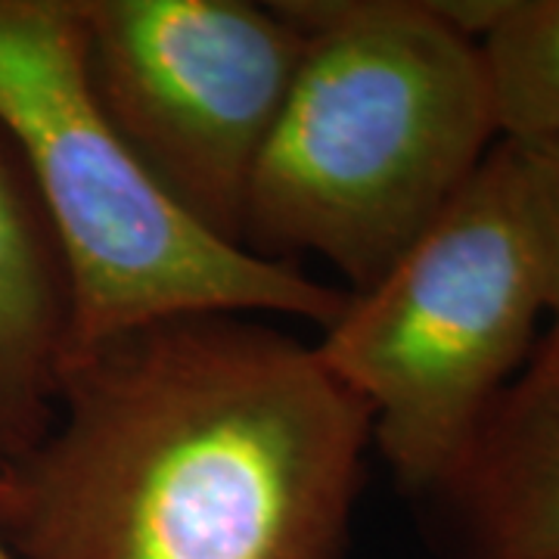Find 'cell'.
<instances>
[{
    "label": "cell",
    "mask_w": 559,
    "mask_h": 559,
    "mask_svg": "<svg viewBox=\"0 0 559 559\" xmlns=\"http://www.w3.org/2000/svg\"><path fill=\"white\" fill-rule=\"evenodd\" d=\"M479 53L498 138L559 140V0H507Z\"/></svg>",
    "instance_id": "ba28073f"
},
{
    "label": "cell",
    "mask_w": 559,
    "mask_h": 559,
    "mask_svg": "<svg viewBox=\"0 0 559 559\" xmlns=\"http://www.w3.org/2000/svg\"><path fill=\"white\" fill-rule=\"evenodd\" d=\"M373 444L311 342L180 314L66 364L47 432L0 466L16 559H345Z\"/></svg>",
    "instance_id": "6da1fadb"
},
{
    "label": "cell",
    "mask_w": 559,
    "mask_h": 559,
    "mask_svg": "<svg viewBox=\"0 0 559 559\" xmlns=\"http://www.w3.org/2000/svg\"><path fill=\"white\" fill-rule=\"evenodd\" d=\"M547 311L507 146L439 221L320 340V364L373 419L392 479L426 500L466 457L481 423L520 377Z\"/></svg>",
    "instance_id": "277c9868"
},
{
    "label": "cell",
    "mask_w": 559,
    "mask_h": 559,
    "mask_svg": "<svg viewBox=\"0 0 559 559\" xmlns=\"http://www.w3.org/2000/svg\"><path fill=\"white\" fill-rule=\"evenodd\" d=\"M0 131L60 242L66 364L180 314L267 311L326 330L348 305V289L221 242L162 193L91 91L79 0H0Z\"/></svg>",
    "instance_id": "3957f363"
},
{
    "label": "cell",
    "mask_w": 559,
    "mask_h": 559,
    "mask_svg": "<svg viewBox=\"0 0 559 559\" xmlns=\"http://www.w3.org/2000/svg\"><path fill=\"white\" fill-rule=\"evenodd\" d=\"M305 53L249 193L242 249L320 255L364 293L498 143L479 40L439 0H296Z\"/></svg>",
    "instance_id": "7a4b0ae2"
},
{
    "label": "cell",
    "mask_w": 559,
    "mask_h": 559,
    "mask_svg": "<svg viewBox=\"0 0 559 559\" xmlns=\"http://www.w3.org/2000/svg\"><path fill=\"white\" fill-rule=\"evenodd\" d=\"M426 500L444 559H559V320Z\"/></svg>",
    "instance_id": "8992f818"
},
{
    "label": "cell",
    "mask_w": 559,
    "mask_h": 559,
    "mask_svg": "<svg viewBox=\"0 0 559 559\" xmlns=\"http://www.w3.org/2000/svg\"><path fill=\"white\" fill-rule=\"evenodd\" d=\"M0 559H16V557H13V550L7 547V540H3V538H0Z\"/></svg>",
    "instance_id": "30bf717a"
},
{
    "label": "cell",
    "mask_w": 559,
    "mask_h": 559,
    "mask_svg": "<svg viewBox=\"0 0 559 559\" xmlns=\"http://www.w3.org/2000/svg\"><path fill=\"white\" fill-rule=\"evenodd\" d=\"M60 242L20 153L0 146V466L47 432L69 355Z\"/></svg>",
    "instance_id": "52a82bcc"
},
{
    "label": "cell",
    "mask_w": 559,
    "mask_h": 559,
    "mask_svg": "<svg viewBox=\"0 0 559 559\" xmlns=\"http://www.w3.org/2000/svg\"><path fill=\"white\" fill-rule=\"evenodd\" d=\"M79 13L103 116L187 218L242 249L305 32L249 0H79Z\"/></svg>",
    "instance_id": "5b68a950"
},
{
    "label": "cell",
    "mask_w": 559,
    "mask_h": 559,
    "mask_svg": "<svg viewBox=\"0 0 559 559\" xmlns=\"http://www.w3.org/2000/svg\"><path fill=\"white\" fill-rule=\"evenodd\" d=\"M507 146L522 218L538 255L547 311L559 320V140L554 143H510Z\"/></svg>",
    "instance_id": "9c48e42d"
}]
</instances>
